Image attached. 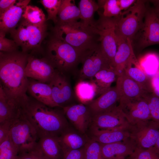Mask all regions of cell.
<instances>
[{
    "instance_id": "obj_1",
    "label": "cell",
    "mask_w": 159,
    "mask_h": 159,
    "mask_svg": "<svg viewBox=\"0 0 159 159\" xmlns=\"http://www.w3.org/2000/svg\"><path fill=\"white\" fill-rule=\"evenodd\" d=\"M20 105L22 114L34 128L39 139L47 135L59 136L67 129L63 110L54 109L27 95Z\"/></svg>"
},
{
    "instance_id": "obj_2",
    "label": "cell",
    "mask_w": 159,
    "mask_h": 159,
    "mask_svg": "<svg viewBox=\"0 0 159 159\" xmlns=\"http://www.w3.org/2000/svg\"><path fill=\"white\" fill-rule=\"evenodd\" d=\"M29 55L18 51L0 52V85L9 96L20 104L27 95L29 79L25 69Z\"/></svg>"
},
{
    "instance_id": "obj_3",
    "label": "cell",
    "mask_w": 159,
    "mask_h": 159,
    "mask_svg": "<svg viewBox=\"0 0 159 159\" xmlns=\"http://www.w3.org/2000/svg\"><path fill=\"white\" fill-rule=\"evenodd\" d=\"M52 32L56 37L78 51L83 58L100 44L97 34L90 26H85L80 21L57 23Z\"/></svg>"
},
{
    "instance_id": "obj_4",
    "label": "cell",
    "mask_w": 159,
    "mask_h": 159,
    "mask_svg": "<svg viewBox=\"0 0 159 159\" xmlns=\"http://www.w3.org/2000/svg\"><path fill=\"white\" fill-rule=\"evenodd\" d=\"M45 57L55 69L65 74L81 62L83 58L74 47L53 34L48 42Z\"/></svg>"
},
{
    "instance_id": "obj_5",
    "label": "cell",
    "mask_w": 159,
    "mask_h": 159,
    "mask_svg": "<svg viewBox=\"0 0 159 159\" xmlns=\"http://www.w3.org/2000/svg\"><path fill=\"white\" fill-rule=\"evenodd\" d=\"M98 14V19L95 20L89 26L98 36L102 51L113 67L117 48L116 28L118 17H106L100 11Z\"/></svg>"
},
{
    "instance_id": "obj_6",
    "label": "cell",
    "mask_w": 159,
    "mask_h": 159,
    "mask_svg": "<svg viewBox=\"0 0 159 159\" xmlns=\"http://www.w3.org/2000/svg\"><path fill=\"white\" fill-rule=\"evenodd\" d=\"M46 23L41 25L31 24L23 19L17 29L10 33L18 46H20L22 52L27 53L31 51L41 52V44L47 34Z\"/></svg>"
},
{
    "instance_id": "obj_7",
    "label": "cell",
    "mask_w": 159,
    "mask_h": 159,
    "mask_svg": "<svg viewBox=\"0 0 159 159\" xmlns=\"http://www.w3.org/2000/svg\"><path fill=\"white\" fill-rule=\"evenodd\" d=\"M146 2L145 0H137L128 9L122 12L117 18L116 35L129 39L132 42L143 25L147 6Z\"/></svg>"
},
{
    "instance_id": "obj_8",
    "label": "cell",
    "mask_w": 159,
    "mask_h": 159,
    "mask_svg": "<svg viewBox=\"0 0 159 159\" xmlns=\"http://www.w3.org/2000/svg\"><path fill=\"white\" fill-rule=\"evenodd\" d=\"M9 137L18 149L19 154L31 149L39 140L35 129L22 113L11 125Z\"/></svg>"
},
{
    "instance_id": "obj_9",
    "label": "cell",
    "mask_w": 159,
    "mask_h": 159,
    "mask_svg": "<svg viewBox=\"0 0 159 159\" xmlns=\"http://www.w3.org/2000/svg\"><path fill=\"white\" fill-rule=\"evenodd\" d=\"M127 130L130 139L136 148L153 147L159 137V124L152 120L129 124Z\"/></svg>"
},
{
    "instance_id": "obj_10",
    "label": "cell",
    "mask_w": 159,
    "mask_h": 159,
    "mask_svg": "<svg viewBox=\"0 0 159 159\" xmlns=\"http://www.w3.org/2000/svg\"><path fill=\"white\" fill-rule=\"evenodd\" d=\"M132 42L138 51L159 44V19L153 7L147 5L143 25Z\"/></svg>"
},
{
    "instance_id": "obj_11",
    "label": "cell",
    "mask_w": 159,
    "mask_h": 159,
    "mask_svg": "<svg viewBox=\"0 0 159 159\" xmlns=\"http://www.w3.org/2000/svg\"><path fill=\"white\" fill-rule=\"evenodd\" d=\"M92 116V128L99 129H127L129 125L118 105Z\"/></svg>"
},
{
    "instance_id": "obj_12",
    "label": "cell",
    "mask_w": 159,
    "mask_h": 159,
    "mask_svg": "<svg viewBox=\"0 0 159 159\" xmlns=\"http://www.w3.org/2000/svg\"><path fill=\"white\" fill-rule=\"evenodd\" d=\"M81 63L82 66L80 76L82 80L86 79L91 80L101 70L112 66L102 52L100 44L85 56Z\"/></svg>"
},
{
    "instance_id": "obj_13",
    "label": "cell",
    "mask_w": 159,
    "mask_h": 159,
    "mask_svg": "<svg viewBox=\"0 0 159 159\" xmlns=\"http://www.w3.org/2000/svg\"><path fill=\"white\" fill-rule=\"evenodd\" d=\"M25 71L28 78L49 83L56 69L45 57L39 58L29 55Z\"/></svg>"
},
{
    "instance_id": "obj_14",
    "label": "cell",
    "mask_w": 159,
    "mask_h": 159,
    "mask_svg": "<svg viewBox=\"0 0 159 159\" xmlns=\"http://www.w3.org/2000/svg\"><path fill=\"white\" fill-rule=\"evenodd\" d=\"M66 74L56 70L48 83L51 88L53 100L58 107L63 108L72 99L73 91Z\"/></svg>"
},
{
    "instance_id": "obj_15",
    "label": "cell",
    "mask_w": 159,
    "mask_h": 159,
    "mask_svg": "<svg viewBox=\"0 0 159 159\" xmlns=\"http://www.w3.org/2000/svg\"><path fill=\"white\" fill-rule=\"evenodd\" d=\"M115 86L120 96L119 105L143 97L148 92L143 90L124 71L118 77Z\"/></svg>"
},
{
    "instance_id": "obj_16",
    "label": "cell",
    "mask_w": 159,
    "mask_h": 159,
    "mask_svg": "<svg viewBox=\"0 0 159 159\" xmlns=\"http://www.w3.org/2000/svg\"><path fill=\"white\" fill-rule=\"evenodd\" d=\"M118 106L123 112L129 124L151 120L148 104L143 97Z\"/></svg>"
},
{
    "instance_id": "obj_17",
    "label": "cell",
    "mask_w": 159,
    "mask_h": 159,
    "mask_svg": "<svg viewBox=\"0 0 159 159\" xmlns=\"http://www.w3.org/2000/svg\"><path fill=\"white\" fill-rule=\"evenodd\" d=\"M29 0H20L3 13L0 14V32L5 34L14 30L22 17Z\"/></svg>"
},
{
    "instance_id": "obj_18",
    "label": "cell",
    "mask_w": 159,
    "mask_h": 159,
    "mask_svg": "<svg viewBox=\"0 0 159 159\" xmlns=\"http://www.w3.org/2000/svg\"><path fill=\"white\" fill-rule=\"evenodd\" d=\"M117 48L112 66L119 76L128 63L135 58L132 41L116 35Z\"/></svg>"
},
{
    "instance_id": "obj_19",
    "label": "cell",
    "mask_w": 159,
    "mask_h": 159,
    "mask_svg": "<svg viewBox=\"0 0 159 159\" xmlns=\"http://www.w3.org/2000/svg\"><path fill=\"white\" fill-rule=\"evenodd\" d=\"M62 109L64 115L76 129L81 132L85 133L92 115L87 106L81 103L69 105Z\"/></svg>"
},
{
    "instance_id": "obj_20",
    "label": "cell",
    "mask_w": 159,
    "mask_h": 159,
    "mask_svg": "<svg viewBox=\"0 0 159 159\" xmlns=\"http://www.w3.org/2000/svg\"><path fill=\"white\" fill-rule=\"evenodd\" d=\"M120 96L116 86L110 87L88 104L92 115L106 111L113 107L119 101Z\"/></svg>"
},
{
    "instance_id": "obj_21",
    "label": "cell",
    "mask_w": 159,
    "mask_h": 159,
    "mask_svg": "<svg viewBox=\"0 0 159 159\" xmlns=\"http://www.w3.org/2000/svg\"><path fill=\"white\" fill-rule=\"evenodd\" d=\"M101 145L104 159H124L132 154L136 148L129 138L121 142L101 144Z\"/></svg>"
},
{
    "instance_id": "obj_22",
    "label": "cell",
    "mask_w": 159,
    "mask_h": 159,
    "mask_svg": "<svg viewBox=\"0 0 159 159\" xmlns=\"http://www.w3.org/2000/svg\"><path fill=\"white\" fill-rule=\"evenodd\" d=\"M21 113L20 104L9 96L0 85V123L14 121Z\"/></svg>"
},
{
    "instance_id": "obj_23",
    "label": "cell",
    "mask_w": 159,
    "mask_h": 159,
    "mask_svg": "<svg viewBox=\"0 0 159 159\" xmlns=\"http://www.w3.org/2000/svg\"><path fill=\"white\" fill-rule=\"evenodd\" d=\"M28 79L27 92L30 96L49 107H58L53 100L51 88L48 83Z\"/></svg>"
},
{
    "instance_id": "obj_24",
    "label": "cell",
    "mask_w": 159,
    "mask_h": 159,
    "mask_svg": "<svg viewBox=\"0 0 159 159\" xmlns=\"http://www.w3.org/2000/svg\"><path fill=\"white\" fill-rule=\"evenodd\" d=\"M92 139L102 144L121 142L129 138L127 129H99L92 128Z\"/></svg>"
},
{
    "instance_id": "obj_25",
    "label": "cell",
    "mask_w": 159,
    "mask_h": 159,
    "mask_svg": "<svg viewBox=\"0 0 159 159\" xmlns=\"http://www.w3.org/2000/svg\"><path fill=\"white\" fill-rule=\"evenodd\" d=\"M38 145L47 159H63V151L58 136L47 135L39 138Z\"/></svg>"
},
{
    "instance_id": "obj_26",
    "label": "cell",
    "mask_w": 159,
    "mask_h": 159,
    "mask_svg": "<svg viewBox=\"0 0 159 159\" xmlns=\"http://www.w3.org/2000/svg\"><path fill=\"white\" fill-rule=\"evenodd\" d=\"M135 60L132 59L128 63L124 71L143 90L148 92H153L152 78L148 77L143 72L138 62L135 64V67H132V62Z\"/></svg>"
},
{
    "instance_id": "obj_27",
    "label": "cell",
    "mask_w": 159,
    "mask_h": 159,
    "mask_svg": "<svg viewBox=\"0 0 159 159\" xmlns=\"http://www.w3.org/2000/svg\"><path fill=\"white\" fill-rule=\"evenodd\" d=\"M75 89L77 98L84 104H88L94 100L96 96L103 93L92 80L89 81L81 80Z\"/></svg>"
},
{
    "instance_id": "obj_28",
    "label": "cell",
    "mask_w": 159,
    "mask_h": 159,
    "mask_svg": "<svg viewBox=\"0 0 159 159\" xmlns=\"http://www.w3.org/2000/svg\"><path fill=\"white\" fill-rule=\"evenodd\" d=\"M79 19H80V10L75 5L74 1L61 0L57 15V24L78 21Z\"/></svg>"
},
{
    "instance_id": "obj_29",
    "label": "cell",
    "mask_w": 159,
    "mask_h": 159,
    "mask_svg": "<svg viewBox=\"0 0 159 159\" xmlns=\"http://www.w3.org/2000/svg\"><path fill=\"white\" fill-rule=\"evenodd\" d=\"M119 75L114 68L110 66L104 68L97 72L92 80L98 87L103 92L110 87Z\"/></svg>"
},
{
    "instance_id": "obj_30",
    "label": "cell",
    "mask_w": 159,
    "mask_h": 159,
    "mask_svg": "<svg viewBox=\"0 0 159 159\" xmlns=\"http://www.w3.org/2000/svg\"><path fill=\"white\" fill-rule=\"evenodd\" d=\"M58 139L63 151L82 148L86 144L80 135L68 132L67 129L58 136Z\"/></svg>"
},
{
    "instance_id": "obj_31",
    "label": "cell",
    "mask_w": 159,
    "mask_h": 159,
    "mask_svg": "<svg viewBox=\"0 0 159 159\" xmlns=\"http://www.w3.org/2000/svg\"><path fill=\"white\" fill-rule=\"evenodd\" d=\"M80 14V22L86 27L90 26L95 20L93 16L95 12L100 6L95 0H81L79 4Z\"/></svg>"
},
{
    "instance_id": "obj_32",
    "label": "cell",
    "mask_w": 159,
    "mask_h": 159,
    "mask_svg": "<svg viewBox=\"0 0 159 159\" xmlns=\"http://www.w3.org/2000/svg\"><path fill=\"white\" fill-rule=\"evenodd\" d=\"M22 17L29 23L35 25L43 24L46 21L42 10L37 6L30 5L26 7Z\"/></svg>"
},
{
    "instance_id": "obj_33",
    "label": "cell",
    "mask_w": 159,
    "mask_h": 159,
    "mask_svg": "<svg viewBox=\"0 0 159 159\" xmlns=\"http://www.w3.org/2000/svg\"><path fill=\"white\" fill-rule=\"evenodd\" d=\"M19 151L9 136L0 143V159H17Z\"/></svg>"
},
{
    "instance_id": "obj_34",
    "label": "cell",
    "mask_w": 159,
    "mask_h": 159,
    "mask_svg": "<svg viewBox=\"0 0 159 159\" xmlns=\"http://www.w3.org/2000/svg\"><path fill=\"white\" fill-rule=\"evenodd\" d=\"M100 8L103 9V15L107 17H118L122 13L118 3V0H98Z\"/></svg>"
},
{
    "instance_id": "obj_35",
    "label": "cell",
    "mask_w": 159,
    "mask_h": 159,
    "mask_svg": "<svg viewBox=\"0 0 159 159\" xmlns=\"http://www.w3.org/2000/svg\"><path fill=\"white\" fill-rule=\"evenodd\" d=\"M85 159H104L102 153L101 144L92 139L84 146Z\"/></svg>"
},
{
    "instance_id": "obj_36",
    "label": "cell",
    "mask_w": 159,
    "mask_h": 159,
    "mask_svg": "<svg viewBox=\"0 0 159 159\" xmlns=\"http://www.w3.org/2000/svg\"><path fill=\"white\" fill-rule=\"evenodd\" d=\"M143 98L148 104L151 120L159 124V97L152 92L147 93Z\"/></svg>"
},
{
    "instance_id": "obj_37",
    "label": "cell",
    "mask_w": 159,
    "mask_h": 159,
    "mask_svg": "<svg viewBox=\"0 0 159 159\" xmlns=\"http://www.w3.org/2000/svg\"><path fill=\"white\" fill-rule=\"evenodd\" d=\"M41 3L47 11L48 16L46 21L52 20L55 24L57 23V15L61 0H42Z\"/></svg>"
},
{
    "instance_id": "obj_38",
    "label": "cell",
    "mask_w": 159,
    "mask_h": 159,
    "mask_svg": "<svg viewBox=\"0 0 159 159\" xmlns=\"http://www.w3.org/2000/svg\"><path fill=\"white\" fill-rule=\"evenodd\" d=\"M130 159H159V152L154 147L148 149L136 148Z\"/></svg>"
},
{
    "instance_id": "obj_39",
    "label": "cell",
    "mask_w": 159,
    "mask_h": 159,
    "mask_svg": "<svg viewBox=\"0 0 159 159\" xmlns=\"http://www.w3.org/2000/svg\"><path fill=\"white\" fill-rule=\"evenodd\" d=\"M17 159H47L43 154L37 143L31 149L19 154Z\"/></svg>"
},
{
    "instance_id": "obj_40",
    "label": "cell",
    "mask_w": 159,
    "mask_h": 159,
    "mask_svg": "<svg viewBox=\"0 0 159 159\" xmlns=\"http://www.w3.org/2000/svg\"><path fill=\"white\" fill-rule=\"evenodd\" d=\"M6 34L0 32V50L5 52L16 51L18 46L14 41L5 37Z\"/></svg>"
},
{
    "instance_id": "obj_41",
    "label": "cell",
    "mask_w": 159,
    "mask_h": 159,
    "mask_svg": "<svg viewBox=\"0 0 159 159\" xmlns=\"http://www.w3.org/2000/svg\"><path fill=\"white\" fill-rule=\"evenodd\" d=\"M83 147L63 151V159H85Z\"/></svg>"
},
{
    "instance_id": "obj_42",
    "label": "cell",
    "mask_w": 159,
    "mask_h": 159,
    "mask_svg": "<svg viewBox=\"0 0 159 159\" xmlns=\"http://www.w3.org/2000/svg\"><path fill=\"white\" fill-rule=\"evenodd\" d=\"M15 121H7L0 123V143L9 136L11 126Z\"/></svg>"
},
{
    "instance_id": "obj_43",
    "label": "cell",
    "mask_w": 159,
    "mask_h": 159,
    "mask_svg": "<svg viewBox=\"0 0 159 159\" xmlns=\"http://www.w3.org/2000/svg\"><path fill=\"white\" fill-rule=\"evenodd\" d=\"M17 2L16 0H0V14L7 10Z\"/></svg>"
},
{
    "instance_id": "obj_44",
    "label": "cell",
    "mask_w": 159,
    "mask_h": 159,
    "mask_svg": "<svg viewBox=\"0 0 159 159\" xmlns=\"http://www.w3.org/2000/svg\"><path fill=\"white\" fill-rule=\"evenodd\" d=\"M121 11H125L132 5L137 1L135 0H118Z\"/></svg>"
},
{
    "instance_id": "obj_45",
    "label": "cell",
    "mask_w": 159,
    "mask_h": 159,
    "mask_svg": "<svg viewBox=\"0 0 159 159\" xmlns=\"http://www.w3.org/2000/svg\"><path fill=\"white\" fill-rule=\"evenodd\" d=\"M152 87L154 90H159V72L151 79Z\"/></svg>"
},
{
    "instance_id": "obj_46",
    "label": "cell",
    "mask_w": 159,
    "mask_h": 159,
    "mask_svg": "<svg viewBox=\"0 0 159 159\" xmlns=\"http://www.w3.org/2000/svg\"><path fill=\"white\" fill-rule=\"evenodd\" d=\"M154 5L153 7L154 11L158 19H159V0L150 1Z\"/></svg>"
},
{
    "instance_id": "obj_47",
    "label": "cell",
    "mask_w": 159,
    "mask_h": 159,
    "mask_svg": "<svg viewBox=\"0 0 159 159\" xmlns=\"http://www.w3.org/2000/svg\"><path fill=\"white\" fill-rule=\"evenodd\" d=\"M154 147L159 152V137Z\"/></svg>"
},
{
    "instance_id": "obj_48",
    "label": "cell",
    "mask_w": 159,
    "mask_h": 159,
    "mask_svg": "<svg viewBox=\"0 0 159 159\" xmlns=\"http://www.w3.org/2000/svg\"><path fill=\"white\" fill-rule=\"evenodd\" d=\"M153 92L158 97H159V90H154Z\"/></svg>"
},
{
    "instance_id": "obj_49",
    "label": "cell",
    "mask_w": 159,
    "mask_h": 159,
    "mask_svg": "<svg viewBox=\"0 0 159 159\" xmlns=\"http://www.w3.org/2000/svg\"></svg>"
}]
</instances>
